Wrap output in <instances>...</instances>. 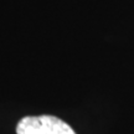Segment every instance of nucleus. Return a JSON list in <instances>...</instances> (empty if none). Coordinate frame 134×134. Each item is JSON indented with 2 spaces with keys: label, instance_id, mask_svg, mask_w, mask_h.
<instances>
[{
  "label": "nucleus",
  "instance_id": "obj_1",
  "mask_svg": "<svg viewBox=\"0 0 134 134\" xmlns=\"http://www.w3.org/2000/svg\"><path fill=\"white\" fill-rule=\"evenodd\" d=\"M18 134H76L66 122L53 115L24 117L16 125Z\"/></svg>",
  "mask_w": 134,
  "mask_h": 134
}]
</instances>
